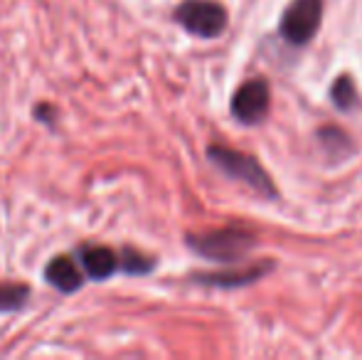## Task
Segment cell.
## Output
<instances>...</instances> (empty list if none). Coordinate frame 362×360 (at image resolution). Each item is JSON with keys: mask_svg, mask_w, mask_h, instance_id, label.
<instances>
[{"mask_svg": "<svg viewBox=\"0 0 362 360\" xmlns=\"http://www.w3.org/2000/svg\"><path fill=\"white\" fill-rule=\"evenodd\" d=\"M269 104H272V91L264 79H249L242 87L234 91L232 96V116L239 124H262L269 114Z\"/></svg>", "mask_w": 362, "mask_h": 360, "instance_id": "5b68a950", "label": "cell"}, {"mask_svg": "<svg viewBox=\"0 0 362 360\" xmlns=\"http://www.w3.org/2000/svg\"><path fill=\"white\" fill-rule=\"evenodd\" d=\"M207 156H210L212 163H215L224 175H229L232 180L244 182L247 187L257 190L259 195H269V197L276 195V187H274L272 175L264 170V166L259 163L254 156L227 149V146H210Z\"/></svg>", "mask_w": 362, "mask_h": 360, "instance_id": "7a4b0ae2", "label": "cell"}, {"mask_svg": "<svg viewBox=\"0 0 362 360\" xmlns=\"http://www.w3.org/2000/svg\"><path fill=\"white\" fill-rule=\"evenodd\" d=\"M318 139L323 144V149L328 151L333 158H343V156L353 153V141L348 139V134L335 126H325V129L318 131Z\"/></svg>", "mask_w": 362, "mask_h": 360, "instance_id": "8fae6325", "label": "cell"}, {"mask_svg": "<svg viewBox=\"0 0 362 360\" xmlns=\"http://www.w3.org/2000/svg\"><path fill=\"white\" fill-rule=\"evenodd\" d=\"M274 265H254V267H242V269H222V272H200L192 274L197 284H207V286H222V289H234V286H247L264 277L267 272H272Z\"/></svg>", "mask_w": 362, "mask_h": 360, "instance_id": "ba28073f", "label": "cell"}, {"mask_svg": "<svg viewBox=\"0 0 362 360\" xmlns=\"http://www.w3.org/2000/svg\"><path fill=\"white\" fill-rule=\"evenodd\" d=\"M320 20H323V0H291L281 15L279 30L286 42L305 45L315 37Z\"/></svg>", "mask_w": 362, "mask_h": 360, "instance_id": "277c9868", "label": "cell"}, {"mask_svg": "<svg viewBox=\"0 0 362 360\" xmlns=\"http://www.w3.org/2000/svg\"><path fill=\"white\" fill-rule=\"evenodd\" d=\"M121 255V272L129 274V277H144L156 269V260L144 255V252L134 250V247H124L119 250Z\"/></svg>", "mask_w": 362, "mask_h": 360, "instance_id": "30bf717a", "label": "cell"}, {"mask_svg": "<svg viewBox=\"0 0 362 360\" xmlns=\"http://www.w3.org/2000/svg\"><path fill=\"white\" fill-rule=\"evenodd\" d=\"M185 242L197 257L217 262V265H237L257 247V235L247 227L229 225L222 230L190 232Z\"/></svg>", "mask_w": 362, "mask_h": 360, "instance_id": "6da1fadb", "label": "cell"}, {"mask_svg": "<svg viewBox=\"0 0 362 360\" xmlns=\"http://www.w3.org/2000/svg\"><path fill=\"white\" fill-rule=\"evenodd\" d=\"M330 99L338 106L340 111H350L355 104H358V91H355V84L350 77H338L330 87Z\"/></svg>", "mask_w": 362, "mask_h": 360, "instance_id": "7c38bea8", "label": "cell"}, {"mask_svg": "<svg viewBox=\"0 0 362 360\" xmlns=\"http://www.w3.org/2000/svg\"><path fill=\"white\" fill-rule=\"evenodd\" d=\"M84 269L74 255H57L45 267V281L54 286L59 294H74L84 286Z\"/></svg>", "mask_w": 362, "mask_h": 360, "instance_id": "52a82bcc", "label": "cell"}, {"mask_svg": "<svg viewBox=\"0 0 362 360\" xmlns=\"http://www.w3.org/2000/svg\"><path fill=\"white\" fill-rule=\"evenodd\" d=\"M173 20L195 37L215 40L227 30L229 13L217 0H182L173 13Z\"/></svg>", "mask_w": 362, "mask_h": 360, "instance_id": "3957f363", "label": "cell"}, {"mask_svg": "<svg viewBox=\"0 0 362 360\" xmlns=\"http://www.w3.org/2000/svg\"><path fill=\"white\" fill-rule=\"evenodd\" d=\"M30 294H33V289L28 284H20V281L0 284V313L20 311L30 301Z\"/></svg>", "mask_w": 362, "mask_h": 360, "instance_id": "9c48e42d", "label": "cell"}, {"mask_svg": "<svg viewBox=\"0 0 362 360\" xmlns=\"http://www.w3.org/2000/svg\"><path fill=\"white\" fill-rule=\"evenodd\" d=\"M74 257L91 281H106L121 272V255L106 245H79Z\"/></svg>", "mask_w": 362, "mask_h": 360, "instance_id": "8992f818", "label": "cell"}, {"mask_svg": "<svg viewBox=\"0 0 362 360\" xmlns=\"http://www.w3.org/2000/svg\"><path fill=\"white\" fill-rule=\"evenodd\" d=\"M33 116L40 121V124H45V126H49V129H52L54 121H57V109H54L52 104H47V101H42V104H37L33 109Z\"/></svg>", "mask_w": 362, "mask_h": 360, "instance_id": "4fadbf2b", "label": "cell"}]
</instances>
